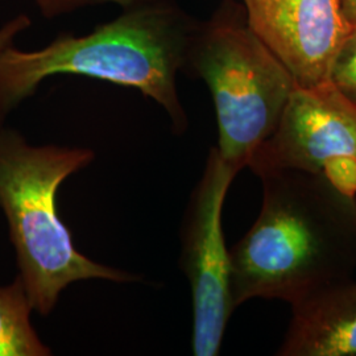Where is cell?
<instances>
[{
  "label": "cell",
  "mask_w": 356,
  "mask_h": 356,
  "mask_svg": "<svg viewBox=\"0 0 356 356\" xmlns=\"http://www.w3.org/2000/svg\"><path fill=\"white\" fill-rule=\"evenodd\" d=\"M245 19L297 86L330 81L337 53L354 26L341 0H243Z\"/></svg>",
  "instance_id": "obj_7"
},
{
  "label": "cell",
  "mask_w": 356,
  "mask_h": 356,
  "mask_svg": "<svg viewBox=\"0 0 356 356\" xmlns=\"http://www.w3.org/2000/svg\"><path fill=\"white\" fill-rule=\"evenodd\" d=\"M254 226L229 251L235 307L263 298L293 306L356 270V198L323 173L268 170Z\"/></svg>",
  "instance_id": "obj_1"
},
{
  "label": "cell",
  "mask_w": 356,
  "mask_h": 356,
  "mask_svg": "<svg viewBox=\"0 0 356 356\" xmlns=\"http://www.w3.org/2000/svg\"><path fill=\"white\" fill-rule=\"evenodd\" d=\"M247 166L256 176L281 169L323 173L355 195V103L330 81L313 88L297 86L277 127Z\"/></svg>",
  "instance_id": "obj_5"
},
{
  "label": "cell",
  "mask_w": 356,
  "mask_h": 356,
  "mask_svg": "<svg viewBox=\"0 0 356 356\" xmlns=\"http://www.w3.org/2000/svg\"><path fill=\"white\" fill-rule=\"evenodd\" d=\"M157 1H164V0H35L41 13L49 19L64 13H73L83 7L97 6V4L114 3L127 10V8H134L138 6L151 4Z\"/></svg>",
  "instance_id": "obj_11"
},
{
  "label": "cell",
  "mask_w": 356,
  "mask_h": 356,
  "mask_svg": "<svg viewBox=\"0 0 356 356\" xmlns=\"http://www.w3.org/2000/svg\"><path fill=\"white\" fill-rule=\"evenodd\" d=\"M341 3L347 20L356 26V0H341Z\"/></svg>",
  "instance_id": "obj_13"
},
{
  "label": "cell",
  "mask_w": 356,
  "mask_h": 356,
  "mask_svg": "<svg viewBox=\"0 0 356 356\" xmlns=\"http://www.w3.org/2000/svg\"><path fill=\"white\" fill-rule=\"evenodd\" d=\"M197 24L175 0L127 8L86 36L61 35L42 49L13 45L0 53V127L13 110L53 76H83L140 91L170 116L182 134L188 118L179 102L178 72Z\"/></svg>",
  "instance_id": "obj_2"
},
{
  "label": "cell",
  "mask_w": 356,
  "mask_h": 356,
  "mask_svg": "<svg viewBox=\"0 0 356 356\" xmlns=\"http://www.w3.org/2000/svg\"><path fill=\"white\" fill-rule=\"evenodd\" d=\"M186 67L211 91L218 122L216 149L239 173L277 127L297 83L252 32L245 13L231 4L198 26Z\"/></svg>",
  "instance_id": "obj_4"
},
{
  "label": "cell",
  "mask_w": 356,
  "mask_h": 356,
  "mask_svg": "<svg viewBox=\"0 0 356 356\" xmlns=\"http://www.w3.org/2000/svg\"><path fill=\"white\" fill-rule=\"evenodd\" d=\"M31 26V19L26 15H19L0 28V53L13 45L15 38Z\"/></svg>",
  "instance_id": "obj_12"
},
{
  "label": "cell",
  "mask_w": 356,
  "mask_h": 356,
  "mask_svg": "<svg viewBox=\"0 0 356 356\" xmlns=\"http://www.w3.org/2000/svg\"><path fill=\"white\" fill-rule=\"evenodd\" d=\"M236 175L218 149L211 148L185 219L182 268L193 296L191 347L195 356L219 354L229 317L236 309L231 293L229 251L222 229L223 204Z\"/></svg>",
  "instance_id": "obj_6"
},
{
  "label": "cell",
  "mask_w": 356,
  "mask_h": 356,
  "mask_svg": "<svg viewBox=\"0 0 356 356\" xmlns=\"http://www.w3.org/2000/svg\"><path fill=\"white\" fill-rule=\"evenodd\" d=\"M276 355L356 356V282L332 285L293 305Z\"/></svg>",
  "instance_id": "obj_8"
},
{
  "label": "cell",
  "mask_w": 356,
  "mask_h": 356,
  "mask_svg": "<svg viewBox=\"0 0 356 356\" xmlns=\"http://www.w3.org/2000/svg\"><path fill=\"white\" fill-rule=\"evenodd\" d=\"M330 82L356 104V26L334 58Z\"/></svg>",
  "instance_id": "obj_10"
},
{
  "label": "cell",
  "mask_w": 356,
  "mask_h": 356,
  "mask_svg": "<svg viewBox=\"0 0 356 356\" xmlns=\"http://www.w3.org/2000/svg\"><path fill=\"white\" fill-rule=\"evenodd\" d=\"M32 310L19 275L10 285L0 286V356L51 355L31 323Z\"/></svg>",
  "instance_id": "obj_9"
},
{
  "label": "cell",
  "mask_w": 356,
  "mask_h": 356,
  "mask_svg": "<svg viewBox=\"0 0 356 356\" xmlns=\"http://www.w3.org/2000/svg\"><path fill=\"white\" fill-rule=\"evenodd\" d=\"M92 159L90 149L38 147L17 131L0 127V209L8 223L19 276L41 316H48L61 292L76 281L134 280L127 272L76 251L58 216L56 198L61 184Z\"/></svg>",
  "instance_id": "obj_3"
}]
</instances>
